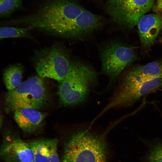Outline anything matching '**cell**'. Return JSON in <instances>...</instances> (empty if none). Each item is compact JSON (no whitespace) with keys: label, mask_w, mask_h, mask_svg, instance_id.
<instances>
[{"label":"cell","mask_w":162,"mask_h":162,"mask_svg":"<svg viewBox=\"0 0 162 162\" xmlns=\"http://www.w3.org/2000/svg\"><path fill=\"white\" fill-rule=\"evenodd\" d=\"M14 112V117L16 124L28 133H33L39 128L46 117L44 113L33 109L22 108Z\"/></svg>","instance_id":"obj_13"},{"label":"cell","mask_w":162,"mask_h":162,"mask_svg":"<svg viewBox=\"0 0 162 162\" xmlns=\"http://www.w3.org/2000/svg\"><path fill=\"white\" fill-rule=\"evenodd\" d=\"M98 81L97 73L91 66L80 61H71L68 73L58 87L60 102L64 106L83 103Z\"/></svg>","instance_id":"obj_2"},{"label":"cell","mask_w":162,"mask_h":162,"mask_svg":"<svg viewBox=\"0 0 162 162\" xmlns=\"http://www.w3.org/2000/svg\"><path fill=\"white\" fill-rule=\"evenodd\" d=\"M23 72L22 66L20 64H12L4 69L3 81L8 91L14 90L21 84Z\"/></svg>","instance_id":"obj_15"},{"label":"cell","mask_w":162,"mask_h":162,"mask_svg":"<svg viewBox=\"0 0 162 162\" xmlns=\"http://www.w3.org/2000/svg\"><path fill=\"white\" fill-rule=\"evenodd\" d=\"M61 162H108L103 138L88 129L75 132L65 143Z\"/></svg>","instance_id":"obj_3"},{"label":"cell","mask_w":162,"mask_h":162,"mask_svg":"<svg viewBox=\"0 0 162 162\" xmlns=\"http://www.w3.org/2000/svg\"><path fill=\"white\" fill-rule=\"evenodd\" d=\"M5 98L8 107L14 111L22 108L38 110L47 102L48 93L42 78L36 76L21 82L14 90L8 91Z\"/></svg>","instance_id":"obj_5"},{"label":"cell","mask_w":162,"mask_h":162,"mask_svg":"<svg viewBox=\"0 0 162 162\" xmlns=\"http://www.w3.org/2000/svg\"><path fill=\"white\" fill-rule=\"evenodd\" d=\"M152 0V1L153 2H154V0Z\"/></svg>","instance_id":"obj_23"},{"label":"cell","mask_w":162,"mask_h":162,"mask_svg":"<svg viewBox=\"0 0 162 162\" xmlns=\"http://www.w3.org/2000/svg\"><path fill=\"white\" fill-rule=\"evenodd\" d=\"M160 42L162 43V36L161 37L160 39Z\"/></svg>","instance_id":"obj_21"},{"label":"cell","mask_w":162,"mask_h":162,"mask_svg":"<svg viewBox=\"0 0 162 162\" xmlns=\"http://www.w3.org/2000/svg\"><path fill=\"white\" fill-rule=\"evenodd\" d=\"M32 61L39 76L60 82L66 77L71 62L68 52L56 44L35 51Z\"/></svg>","instance_id":"obj_4"},{"label":"cell","mask_w":162,"mask_h":162,"mask_svg":"<svg viewBox=\"0 0 162 162\" xmlns=\"http://www.w3.org/2000/svg\"><path fill=\"white\" fill-rule=\"evenodd\" d=\"M0 160L4 162H34L33 151L27 142L10 133L3 136Z\"/></svg>","instance_id":"obj_9"},{"label":"cell","mask_w":162,"mask_h":162,"mask_svg":"<svg viewBox=\"0 0 162 162\" xmlns=\"http://www.w3.org/2000/svg\"><path fill=\"white\" fill-rule=\"evenodd\" d=\"M162 89V77L141 83L121 80L107 104L99 114L101 116L111 109L130 106L144 95Z\"/></svg>","instance_id":"obj_7"},{"label":"cell","mask_w":162,"mask_h":162,"mask_svg":"<svg viewBox=\"0 0 162 162\" xmlns=\"http://www.w3.org/2000/svg\"><path fill=\"white\" fill-rule=\"evenodd\" d=\"M137 25L142 44L148 46L154 42L162 28V17L158 14L144 15Z\"/></svg>","instance_id":"obj_11"},{"label":"cell","mask_w":162,"mask_h":162,"mask_svg":"<svg viewBox=\"0 0 162 162\" xmlns=\"http://www.w3.org/2000/svg\"><path fill=\"white\" fill-rule=\"evenodd\" d=\"M154 2L152 0H107L106 11L117 25L131 29L153 7Z\"/></svg>","instance_id":"obj_8"},{"label":"cell","mask_w":162,"mask_h":162,"mask_svg":"<svg viewBox=\"0 0 162 162\" xmlns=\"http://www.w3.org/2000/svg\"><path fill=\"white\" fill-rule=\"evenodd\" d=\"M154 10L155 11L158 13L162 12V0H160L157 2Z\"/></svg>","instance_id":"obj_19"},{"label":"cell","mask_w":162,"mask_h":162,"mask_svg":"<svg viewBox=\"0 0 162 162\" xmlns=\"http://www.w3.org/2000/svg\"><path fill=\"white\" fill-rule=\"evenodd\" d=\"M3 122V118L2 116L0 114V129L1 127Z\"/></svg>","instance_id":"obj_20"},{"label":"cell","mask_w":162,"mask_h":162,"mask_svg":"<svg viewBox=\"0 0 162 162\" xmlns=\"http://www.w3.org/2000/svg\"><path fill=\"white\" fill-rule=\"evenodd\" d=\"M104 23L102 16L84 9L67 24L64 29V37L73 39L83 38L99 28Z\"/></svg>","instance_id":"obj_10"},{"label":"cell","mask_w":162,"mask_h":162,"mask_svg":"<svg viewBox=\"0 0 162 162\" xmlns=\"http://www.w3.org/2000/svg\"><path fill=\"white\" fill-rule=\"evenodd\" d=\"M160 77H162V60L136 67L128 72L121 80L141 83Z\"/></svg>","instance_id":"obj_14"},{"label":"cell","mask_w":162,"mask_h":162,"mask_svg":"<svg viewBox=\"0 0 162 162\" xmlns=\"http://www.w3.org/2000/svg\"><path fill=\"white\" fill-rule=\"evenodd\" d=\"M84 9L73 0H47L34 13L12 23L54 35L60 27L76 18Z\"/></svg>","instance_id":"obj_1"},{"label":"cell","mask_w":162,"mask_h":162,"mask_svg":"<svg viewBox=\"0 0 162 162\" xmlns=\"http://www.w3.org/2000/svg\"><path fill=\"white\" fill-rule=\"evenodd\" d=\"M145 162H162V141L151 146L146 157Z\"/></svg>","instance_id":"obj_18"},{"label":"cell","mask_w":162,"mask_h":162,"mask_svg":"<svg viewBox=\"0 0 162 162\" xmlns=\"http://www.w3.org/2000/svg\"><path fill=\"white\" fill-rule=\"evenodd\" d=\"M28 28H16L10 27H0V40L2 39L16 38H27L34 39L30 34Z\"/></svg>","instance_id":"obj_16"},{"label":"cell","mask_w":162,"mask_h":162,"mask_svg":"<svg viewBox=\"0 0 162 162\" xmlns=\"http://www.w3.org/2000/svg\"><path fill=\"white\" fill-rule=\"evenodd\" d=\"M160 0H157V2L159 1Z\"/></svg>","instance_id":"obj_22"},{"label":"cell","mask_w":162,"mask_h":162,"mask_svg":"<svg viewBox=\"0 0 162 162\" xmlns=\"http://www.w3.org/2000/svg\"><path fill=\"white\" fill-rule=\"evenodd\" d=\"M23 0H0V16L8 15L20 8Z\"/></svg>","instance_id":"obj_17"},{"label":"cell","mask_w":162,"mask_h":162,"mask_svg":"<svg viewBox=\"0 0 162 162\" xmlns=\"http://www.w3.org/2000/svg\"><path fill=\"white\" fill-rule=\"evenodd\" d=\"M26 141L33 151L34 162H60L57 139H37Z\"/></svg>","instance_id":"obj_12"},{"label":"cell","mask_w":162,"mask_h":162,"mask_svg":"<svg viewBox=\"0 0 162 162\" xmlns=\"http://www.w3.org/2000/svg\"><path fill=\"white\" fill-rule=\"evenodd\" d=\"M102 72L109 79L106 89H109L128 66L136 58L133 47L121 42H111L100 52Z\"/></svg>","instance_id":"obj_6"}]
</instances>
